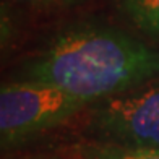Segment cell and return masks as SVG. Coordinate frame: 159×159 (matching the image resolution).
Listing matches in <instances>:
<instances>
[{
  "label": "cell",
  "mask_w": 159,
  "mask_h": 159,
  "mask_svg": "<svg viewBox=\"0 0 159 159\" xmlns=\"http://www.w3.org/2000/svg\"><path fill=\"white\" fill-rule=\"evenodd\" d=\"M159 76V50L114 28L62 33L25 68V80L49 83L83 102H98Z\"/></svg>",
  "instance_id": "obj_1"
},
{
  "label": "cell",
  "mask_w": 159,
  "mask_h": 159,
  "mask_svg": "<svg viewBox=\"0 0 159 159\" xmlns=\"http://www.w3.org/2000/svg\"><path fill=\"white\" fill-rule=\"evenodd\" d=\"M86 102L49 83L23 80L0 89V140L2 148L20 144L54 128L83 109Z\"/></svg>",
  "instance_id": "obj_2"
},
{
  "label": "cell",
  "mask_w": 159,
  "mask_h": 159,
  "mask_svg": "<svg viewBox=\"0 0 159 159\" xmlns=\"http://www.w3.org/2000/svg\"><path fill=\"white\" fill-rule=\"evenodd\" d=\"M93 127L106 143L130 148H159V81L98 101Z\"/></svg>",
  "instance_id": "obj_3"
},
{
  "label": "cell",
  "mask_w": 159,
  "mask_h": 159,
  "mask_svg": "<svg viewBox=\"0 0 159 159\" xmlns=\"http://www.w3.org/2000/svg\"><path fill=\"white\" fill-rule=\"evenodd\" d=\"M119 8L140 31L159 41V0H119Z\"/></svg>",
  "instance_id": "obj_4"
},
{
  "label": "cell",
  "mask_w": 159,
  "mask_h": 159,
  "mask_svg": "<svg viewBox=\"0 0 159 159\" xmlns=\"http://www.w3.org/2000/svg\"><path fill=\"white\" fill-rule=\"evenodd\" d=\"M84 149L89 159H159V148H130L104 141Z\"/></svg>",
  "instance_id": "obj_5"
},
{
  "label": "cell",
  "mask_w": 159,
  "mask_h": 159,
  "mask_svg": "<svg viewBox=\"0 0 159 159\" xmlns=\"http://www.w3.org/2000/svg\"><path fill=\"white\" fill-rule=\"evenodd\" d=\"M16 3H23V5H31V7H47V5H57V3H68L73 0H11Z\"/></svg>",
  "instance_id": "obj_6"
}]
</instances>
